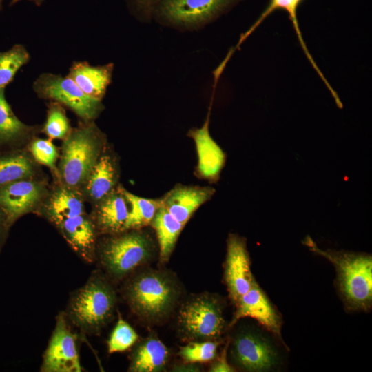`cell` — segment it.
Listing matches in <instances>:
<instances>
[{
  "label": "cell",
  "mask_w": 372,
  "mask_h": 372,
  "mask_svg": "<svg viewBox=\"0 0 372 372\" xmlns=\"http://www.w3.org/2000/svg\"><path fill=\"white\" fill-rule=\"evenodd\" d=\"M123 294L132 311L143 320L157 323L173 311L180 289L169 273L155 269L138 272L126 282Z\"/></svg>",
  "instance_id": "obj_1"
},
{
  "label": "cell",
  "mask_w": 372,
  "mask_h": 372,
  "mask_svg": "<svg viewBox=\"0 0 372 372\" xmlns=\"http://www.w3.org/2000/svg\"><path fill=\"white\" fill-rule=\"evenodd\" d=\"M312 252L335 267L337 285L349 309L369 310L372 304V258L366 254L320 249L310 236L303 240Z\"/></svg>",
  "instance_id": "obj_2"
},
{
  "label": "cell",
  "mask_w": 372,
  "mask_h": 372,
  "mask_svg": "<svg viewBox=\"0 0 372 372\" xmlns=\"http://www.w3.org/2000/svg\"><path fill=\"white\" fill-rule=\"evenodd\" d=\"M105 143V135L92 121L72 130L61 146L58 183L81 192Z\"/></svg>",
  "instance_id": "obj_3"
},
{
  "label": "cell",
  "mask_w": 372,
  "mask_h": 372,
  "mask_svg": "<svg viewBox=\"0 0 372 372\" xmlns=\"http://www.w3.org/2000/svg\"><path fill=\"white\" fill-rule=\"evenodd\" d=\"M105 236L97 241L96 259L113 280H120L152 258L155 245L150 235L130 229Z\"/></svg>",
  "instance_id": "obj_4"
},
{
  "label": "cell",
  "mask_w": 372,
  "mask_h": 372,
  "mask_svg": "<svg viewBox=\"0 0 372 372\" xmlns=\"http://www.w3.org/2000/svg\"><path fill=\"white\" fill-rule=\"evenodd\" d=\"M116 300L109 281L95 273L72 294L65 314L81 331L96 334L112 318Z\"/></svg>",
  "instance_id": "obj_5"
},
{
  "label": "cell",
  "mask_w": 372,
  "mask_h": 372,
  "mask_svg": "<svg viewBox=\"0 0 372 372\" xmlns=\"http://www.w3.org/2000/svg\"><path fill=\"white\" fill-rule=\"evenodd\" d=\"M178 323L185 338L191 342L217 340L225 326L222 303L212 294L194 296L182 304Z\"/></svg>",
  "instance_id": "obj_6"
},
{
  "label": "cell",
  "mask_w": 372,
  "mask_h": 372,
  "mask_svg": "<svg viewBox=\"0 0 372 372\" xmlns=\"http://www.w3.org/2000/svg\"><path fill=\"white\" fill-rule=\"evenodd\" d=\"M34 89L39 97L65 105L84 121H92L103 109L101 100L87 95L68 76L43 74L35 81Z\"/></svg>",
  "instance_id": "obj_7"
},
{
  "label": "cell",
  "mask_w": 372,
  "mask_h": 372,
  "mask_svg": "<svg viewBox=\"0 0 372 372\" xmlns=\"http://www.w3.org/2000/svg\"><path fill=\"white\" fill-rule=\"evenodd\" d=\"M49 193L46 180L25 178L0 187V207L11 227L23 216L38 213Z\"/></svg>",
  "instance_id": "obj_8"
},
{
  "label": "cell",
  "mask_w": 372,
  "mask_h": 372,
  "mask_svg": "<svg viewBox=\"0 0 372 372\" xmlns=\"http://www.w3.org/2000/svg\"><path fill=\"white\" fill-rule=\"evenodd\" d=\"M76 342V335L72 331L65 313H59L43 354L41 371H82Z\"/></svg>",
  "instance_id": "obj_9"
},
{
  "label": "cell",
  "mask_w": 372,
  "mask_h": 372,
  "mask_svg": "<svg viewBox=\"0 0 372 372\" xmlns=\"http://www.w3.org/2000/svg\"><path fill=\"white\" fill-rule=\"evenodd\" d=\"M224 277L234 303L250 289L255 280L251 271L246 240L237 234H230L227 240Z\"/></svg>",
  "instance_id": "obj_10"
},
{
  "label": "cell",
  "mask_w": 372,
  "mask_h": 372,
  "mask_svg": "<svg viewBox=\"0 0 372 372\" xmlns=\"http://www.w3.org/2000/svg\"><path fill=\"white\" fill-rule=\"evenodd\" d=\"M231 353L235 362L248 371H264L276 364L277 353L264 337L251 331L238 333L231 344Z\"/></svg>",
  "instance_id": "obj_11"
},
{
  "label": "cell",
  "mask_w": 372,
  "mask_h": 372,
  "mask_svg": "<svg viewBox=\"0 0 372 372\" xmlns=\"http://www.w3.org/2000/svg\"><path fill=\"white\" fill-rule=\"evenodd\" d=\"M238 0H162L161 14L168 21L192 26L207 22Z\"/></svg>",
  "instance_id": "obj_12"
},
{
  "label": "cell",
  "mask_w": 372,
  "mask_h": 372,
  "mask_svg": "<svg viewBox=\"0 0 372 372\" xmlns=\"http://www.w3.org/2000/svg\"><path fill=\"white\" fill-rule=\"evenodd\" d=\"M54 226L82 260L87 263L96 260L98 234L90 216L85 213L68 218Z\"/></svg>",
  "instance_id": "obj_13"
},
{
  "label": "cell",
  "mask_w": 372,
  "mask_h": 372,
  "mask_svg": "<svg viewBox=\"0 0 372 372\" xmlns=\"http://www.w3.org/2000/svg\"><path fill=\"white\" fill-rule=\"evenodd\" d=\"M209 123V114L203 125L200 128L191 130L188 135L194 140L196 149L197 175L215 183L219 179L225 164L226 154L211 136Z\"/></svg>",
  "instance_id": "obj_14"
},
{
  "label": "cell",
  "mask_w": 372,
  "mask_h": 372,
  "mask_svg": "<svg viewBox=\"0 0 372 372\" xmlns=\"http://www.w3.org/2000/svg\"><path fill=\"white\" fill-rule=\"evenodd\" d=\"M234 304L236 310L230 326H233L240 318L250 317L269 331L280 335V318L256 280Z\"/></svg>",
  "instance_id": "obj_15"
},
{
  "label": "cell",
  "mask_w": 372,
  "mask_h": 372,
  "mask_svg": "<svg viewBox=\"0 0 372 372\" xmlns=\"http://www.w3.org/2000/svg\"><path fill=\"white\" fill-rule=\"evenodd\" d=\"M129 205L120 185L93 205L90 217L98 235H111L124 231Z\"/></svg>",
  "instance_id": "obj_16"
},
{
  "label": "cell",
  "mask_w": 372,
  "mask_h": 372,
  "mask_svg": "<svg viewBox=\"0 0 372 372\" xmlns=\"http://www.w3.org/2000/svg\"><path fill=\"white\" fill-rule=\"evenodd\" d=\"M215 193L211 187L177 185L161 199V205L177 220L185 225L194 213Z\"/></svg>",
  "instance_id": "obj_17"
},
{
  "label": "cell",
  "mask_w": 372,
  "mask_h": 372,
  "mask_svg": "<svg viewBox=\"0 0 372 372\" xmlns=\"http://www.w3.org/2000/svg\"><path fill=\"white\" fill-rule=\"evenodd\" d=\"M118 179L117 161L105 148L81 189L84 200L94 205L117 187Z\"/></svg>",
  "instance_id": "obj_18"
},
{
  "label": "cell",
  "mask_w": 372,
  "mask_h": 372,
  "mask_svg": "<svg viewBox=\"0 0 372 372\" xmlns=\"http://www.w3.org/2000/svg\"><path fill=\"white\" fill-rule=\"evenodd\" d=\"M84 200L81 192L57 183L49 191L38 213L54 225L63 219L85 214Z\"/></svg>",
  "instance_id": "obj_19"
},
{
  "label": "cell",
  "mask_w": 372,
  "mask_h": 372,
  "mask_svg": "<svg viewBox=\"0 0 372 372\" xmlns=\"http://www.w3.org/2000/svg\"><path fill=\"white\" fill-rule=\"evenodd\" d=\"M36 130L16 116L0 89V152L19 149Z\"/></svg>",
  "instance_id": "obj_20"
},
{
  "label": "cell",
  "mask_w": 372,
  "mask_h": 372,
  "mask_svg": "<svg viewBox=\"0 0 372 372\" xmlns=\"http://www.w3.org/2000/svg\"><path fill=\"white\" fill-rule=\"evenodd\" d=\"M113 64L91 66L87 62H75L68 76L88 96L101 100L111 81Z\"/></svg>",
  "instance_id": "obj_21"
},
{
  "label": "cell",
  "mask_w": 372,
  "mask_h": 372,
  "mask_svg": "<svg viewBox=\"0 0 372 372\" xmlns=\"http://www.w3.org/2000/svg\"><path fill=\"white\" fill-rule=\"evenodd\" d=\"M169 359L166 346L157 338L149 336L140 341L133 350L129 371L158 372L165 369Z\"/></svg>",
  "instance_id": "obj_22"
},
{
  "label": "cell",
  "mask_w": 372,
  "mask_h": 372,
  "mask_svg": "<svg viewBox=\"0 0 372 372\" xmlns=\"http://www.w3.org/2000/svg\"><path fill=\"white\" fill-rule=\"evenodd\" d=\"M39 169L28 150L0 152V187L21 179L36 178Z\"/></svg>",
  "instance_id": "obj_23"
},
{
  "label": "cell",
  "mask_w": 372,
  "mask_h": 372,
  "mask_svg": "<svg viewBox=\"0 0 372 372\" xmlns=\"http://www.w3.org/2000/svg\"><path fill=\"white\" fill-rule=\"evenodd\" d=\"M150 225L154 229L159 247L161 262L168 261L184 225L172 216L163 207L156 213Z\"/></svg>",
  "instance_id": "obj_24"
},
{
  "label": "cell",
  "mask_w": 372,
  "mask_h": 372,
  "mask_svg": "<svg viewBox=\"0 0 372 372\" xmlns=\"http://www.w3.org/2000/svg\"><path fill=\"white\" fill-rule=\"evenodd\" d=\"M302 1V0H270L269 5L266 8V9L262 12V13L259 17V18L251 26V28L245 34H243L242 36L240 37V39L238 41L237 46L235 47V49H236L242 43V41L245 39H247L260 25V23L274 10H276L278 9L285 10V11L287 12L289 14V17L293 24L294 30L298 37L299 43L300 46L302 47L304 52V54L306 55L307 58L309 59L310 63L311 64L313 68L315 69L316 72L318 74L320 77L324 81L326 86H329V83L326 80L323 74L321 72L320 70L317 66L316 63H315L314 59H313L312 56L309 53V51L307 49V47L304 43L303 37L302 35V33L299 27L296 11H297L299 4L301 3Z\"/></svg>",
  "instance_id": "obj_25"
},
{
  "label": "cell",
  "mask_w": 372,
  "mask_h": 372,
  "mask_svg": "<svg viewBox=\"0 0 372 372\" xmlns=\"http://www.w3.org/2000/svg\"><path fill=\"white\" fill-rule=\"evenodd\" d=\"M129 205V212L124 231L140 229L150 225L156 213L162 206L161 199H152L130 193L120 185Z\"/></svg>",
  "instance_id": "obj_26"
},
{
  "label": "cell",
  "mask_w": 372,
  "mask_h": 372,
  "mask_svg": "<svg viewBox=\"0 0 372 372\" xmlns=\"http://www.w3.org/2000/svg\"><path fill=\"white\" fill-rule=\"evenodd\" d=\"M29 54L21 45L0 52V89H4L14 79L15 74L29 60Z\"/></svg>",
  "instance_id": "obj_27"
},
{
  "label": "cell",
  "mask_w": 372,
  "mask_h": 372,
  "mask_svg": "<svg viewBox=\"0 0 372 372\" xmlns=\"http://www.w3.org/2000/svg\"><path fill=\"white\" fill-rule=\"evenodd\" d=\"M71 130L65 110L59 103H51L48 107L47 118L42 132L50 139L64 140Z\"/></svg>",
  "instance_id": "obj_28"
},
{
  "label": "cell",
  "mask_w": 372,
  "mask_h": 372,
  "mask_svg": "<svg viewBox=\"0 0 372 372\" xmlns=\"http://www.w3.org/2000/svg\"><path fill=\"white\" fill-rule=\"evenodd\" d=\"M219 344L217 340L189 342L180 347L178 354L187 363L206 362L215 359Z\"/></svg>",
  "instance_id": "obj_29"
},
{
  "label": "cell",
  "mask_w": 372,
  "mask_h": 372,
  "mask_svg": "<svg viewBox=\"0 0 372 372\" xmlns=\"http://www.w3.org/2000/svg\"><path fill=\"white\" fill-rule=\"evenodd\" d=\"M28 150L36 163L48 167L58 178L56 162L59 151L51 139L34 138L29 143Z\"/></svg>",
  "instance_id": "obj_30"
},
{
  "label": "cell",
  "mask_w": 372,
  "mask_h": 372,
  "mask_svg": "<svg viewBox=\"0 0 372 372\" xmlns=\"http://www.w3.org/2000/svg\"><path fill=\"white\" fill-rule=\"evenodd\" d=\"M137 340L138 334L135 330L120 316L107 341L108 352H123Z\"/></svg>",
  "instance_id": "obj_31"
},
{
  "label": "cell",
  "mask_w": 372,
  "mask_h": 372,
  "mask_svg": "<svg viewBox=\"0 0 372 372\" xmlns=\"http://www.w3.org/2000/svg\"><path fill=\"white\" fill-rule=\"evenodd\" d=\"M229 341L224 347L220 357L211 365L209 371L211 372H232L234 369L230 366L227 360V351L228 349Z\"/></svg>",
  "instance_id": "obj_32"
},
{
  "label": "cell",
  "mask_w": 372,
  "mask_h": 372,
  "mask_svg": "<svg viewBox=\"0 0 372 372\" xmlns=\"http://www.w3.org/2000/svg\"><path fill=\"white\" fill-rule=\"evenodd\" d=\"M10 228L6 216L0 207V252L8 236Z\"/></svg>",
  "instance_id": "obj_33"
},
{
  "label": "cell",
  "mask_w": 372,
  "mask_h": 372,
  "mask_svg": "<svg viewBox=\"0 0 372 372\" xmlns=\"http://www.w3.org/2000/svg\"><path fill=\"white\" fill-rule=\"evenodd\" d=\"M138 8L145 13H149L153 0H136Z\"/></svg>",
  "instance_id": "obj_34"
},
{
  "label": "cell",
  "mask_w": 372,
  "mask_h": 372,
  "mask_svg": "<svg viewBox=\"0 0 372 372\" xmlns=\"http://www.w3.org/2000/svg\"><path fill=\"white\" fill-rule=\"evenodd\" d=\"M174 371H198V366L194 365L193 364L190 363V364L185 365L184 364L183 366H180V365L174 366Z\"/></svg>",
  "instance_id": "obj_35"
},
{
  "label": "cell",
  "mask_w": 372,
  "mask_h": 372,
  "mask_svg": "<svg viewBox=\"0 0 372 372\" xmlns=\"http://www.w3.org/2000/svg\"><path fill=\"white\" fill-rule=\"evenodd\" d=\"M19 1H21V0H12V1H11V4H12H12H14V3H16L17 2ZM33 1H36V2H39V1H41V0H33Z\"/></svg>",
  "instance_id": "obj_36"
},
{
  "label": "cell",
  "mask_w": 372,
  "mask_h": 372,
  "mask_svg": "<svg viewBox=\"0 0 372 372\" xmlns=\"http://www.w3.org/2000/svg\"><path fill=\"white\" fill-rule=\"evenodd\" d=\"M1 0H0V8H1Z\"/></svg>",
  "instance_id": "obj_37"
}]
</instances>
